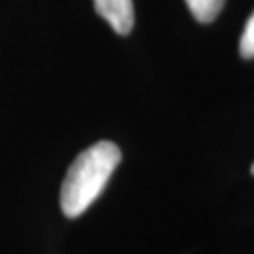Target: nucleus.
Masks as SVG:
<instances>
[{"label": "nucleus", "instance_id": "1", "mask_svg": "<svg viewBox=\"0 0 254 254\" xmlns=\"http://www.w3.org/2000/svg\"><path fill=\"white\" fill-rule=\"evenodd\" d=\"M121 158V149L113 141H98L73 160L61 187V209L66 217H79L91 207L106 189Z\"/></svg>", "mask_w": 254, "mask_h": 254}, {"label": "nucleus", "instance_id": "2", "mask_svg": "<svg viewBox=\"0 0 254 254\" xmlns=\"http://www.w3.org/2000/svg\"><path fill=\"white\" fill-rule=\"evenodd\" d=\"M98 15L108 21L111 28L127 36L134 28V2L132 0H94Z\"/></svg>", "mask_w": 254, "mask_h": 254}, {"label": "nucleus", "instance_id": "3", "mask_svg": "<svg viewBox=\"0 0 254 254\" xmlns=\"http://www.w3.org/2000/svg\"><path fill=\"white\" fill-rule=\"evenodd\" d=\"M189 9L196 21L200 23H211L218 17V13L224 8L226 0H185Z\"/></svg>", "mask_w": 254, "mask_h": 254}, {"label": "nucleus", "instance_id": "4", "mask_svg": "<svg viewBox=\"0 0 254 254\" xmlns=\"http://www.w3.org/2000/svg\"><path fill=\"white\" fill-rule=\"evenodd\" d=\"M239 53L243 59H254V11L243 28L241 42H239Z\"/></svg>", "mask_w": 254, "mask_h": 254}, {"label": "nucleus", "instance_id": "5", "mask_svg": "<svg viewBox=\"0 0 254 254\" xmlns=\"http://www.w3.org/2000/svg\"><path fill=\"white\" fill-rule=\"evenodd\" d=\"M251 173L254 175V162H253V166H251Z\"/></svg>", "mask_w": 254, "mask_h": 254}]
</instances>
